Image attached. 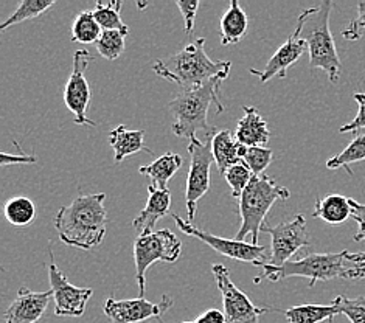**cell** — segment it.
Instances as JSON below:
<instances>
[{
    "label": "cell",
    "instance_id": "obj_5",
    "mask_svg": "<svg viewBox=\"0 0 365 323\" xmlns=\"http://www.w3.org/2000/svg\"><path fill=\"white\" fill-rule=\"evenodd\" d=\"M291 191L278 187L277 182L266 174L254 176L246 190L238 199V213L241 216V227L235 240L246 241L250 237V242L258 246L259 232L266 224V216L274 207L277 200H288Z\"/></svg>",
    "mask_w": 365,
    "mask_h": 323
},
{
    "label": "cell",
    "instance_id": "obj_8",
    "mask_svg": "<svg viewBox=\"0 0 365 323\" xmlns=\"http://www.w3.org/2000/svg\"><path fill=\"white\" fill-rule=\"evenodd\" d=\"M173 220H175L178 229L184 232L188 237H193L205 242L207 246H210L213 250H216L221 255L227 257L230 260L242 261V263H250L254 266L258 265H269L271 263V255H269L266 246H255L249 241H237V240H224L216 235L208 233L205 230L197 229L190 221L182 220V217L176 213H173Z\"/></svg>",
    "mask_w": 365,
    "mask_h": 323
},
{
    "label": "cell",
    "instance_id": "obj_32",
    "mask_svg": "<svg viewBox=\"0 0 365 323\" xmlns=\"http://www.w3.org/2000/svg\"><path fill=\"white\" fill-rule=\"evenodd\" d=\"M222 178L227 180L229 187L232 188V196L240 199L242 191L246 190L252 178H254V174H252V171L249 170V167L245 162H240L225 171Z\"/></svg>",
    "mask_w": 365,
    "mask_h": 323
},
{
    "label": "cell",
    "instance_id": "obj_27",
    "mask_svg": "<svg viewBox=\"0 0 365 323\" xmlns=\"http://www.w3.org/2000/svg\"><path fill=\"white\" fill-rule=\"evenodd\" d=\"M365 160V134L364 135H356L353 138V142L345 148L342 153H339L334 155L333 159H329L327 162V168L328 170H337V168H345L346 173L353 174L350 165L351 163H358Z\"/></svg>",
    "mask_w": 365,
    "mask_h": 323
},
{
    "label": "cell",
    "instance_id": "obj_6",
    "mask_svg": "<svg viewBox=\"0 0 365 323\" xmlns=\"http://www.w3.org/2000/svg\"><path fill=\"white\" fill-rule=\"evenodd\" d=\"M258 267H262V274L254 280L257 284L263 280L275 283L284 278L302 277L308 278V286L312 287L317 282L346 278L350 261L346 260V250H342L339 253H309L300 260L288 261L280 267L272 265H258Z\"/></svg>",
    "mask_w": 365,
    "mask_h": 323
},
{
    "label": "cell",
    "instance_id": "obj_34",
    "mask_svg": "<svg viewBox=\"0 0 365 323\" xmlns=\"http://www.w3.org/2000/svg\"><path fill=\"white\" fill-rule=\"evenodd\" d=\"M365 33V2H359L358 16L350 22L349 27L342 31V36L346 41H358Z\"/></svg>",
    "mask_w": 365,
    "mask_h": 323
},
{
    "label": "cell",
    "instance_id": "obj_13",
    "mask_svg": "<svg viewBox=\"0 0 365 323\" xmlns=\"http://www.w3.org/2000/svg\"><path fill=\"white\" fill-rule=\"evenodd\" d=\"M48 280L53 292L55 314L58 317H81L93 291L91 287H78L67 280L55 263L53 250H48Z\"/></svg>",
    "mask_w": 365,
    "mask_h": 323
},
{
    "label": "cell",
    "instance_id": "obj_35",
    "mask_svg": "<svg viewBox=\"0 0 365 323\" xmlns=\"http://www.w3.org/2000/svg\"><path fill=\"white\" fill-rule=\"evenodd\" d=\"M353 98L356 100V103L359 104L358 116H356L354 120L350 121V123H346L341 129H339V133L341 134L356 133V130H359V129H365V93H354Z\"/></svg>",
    "mask_w": 365,
    "mask_h": 323
},
{
    "label": "cell",
    "instance_id": "obj_17",
    "mask_svg": "<svg viewBox=\"0 0 365 323\" xmlns=\"http://www.w3.org/2000/svg\"><path fill=\"white\" fill-rule=\"evenodd\" d=\"M171 207V191L160 190L154 187L153 183L148 185V200L143 210L133 221V227L140 232V235H146L154 232V227L160 217L170 213Z\"/></svg>",
    "mask_w": 365,
    "mask_h": 323
},
{
    "label": "cell",
    "instance_id": "obj_28",
    "mask_svg": "<svg viewBox=\"0 0 365 323\" xmlns=\"http://www.w3.org/2000/svg\"><path fill=\"white\" fill-rule=\"evenodd\" d=\"M120 10H121V2L120 0H112V2L103 4V2H97L95 5V11L93 16L97 22L100 24V27L104 30H117L125 33L128 36V25L121 21L120 17Z\"/></svg>",
    "mask_w": 365,
    "mask_h": 323
},
{
    "label": "cell",
    "instance_id": "obj_39",
    "mask_svg": "<svg viewBox=\"0 0 365 323\" xmlns=\"http://www.w3.org/2000/svg\"><path fill=\"white\" fill-rule=\"evenodd\" d=\"M38 159L36 155H10V154H2V159H0V165L6 167V165H16V163H36Z\"/></svg>",
    "mask_w": 365,
    "mask_h": 323
},
{
    "label": "cell",
    "instance_id": "obj_31",
    "mask_svg": "<svg viewBox=\"0 0 365 323\" xmlns=\"http://www.w3.org/2000/svg\"><path fill=\"white\" fill-rule=\"evenodd\" d=\"M272 159H274L272 150H269V148H264V146H254V148H247L245 157H242V162L247 165L254 176L259 178L263 176L266 168L271 165Z\"/></svg>",
    "mask_w": 365,
    "mask_h": 323
},
{
    "label": "cell",
    "instance_id": "obj_38",
    "mask_svg": "<svg viewBox=\"0 0 365 323\" xmlns=\"http://www.w3.org/2000/svg\"><path fill=\"white\" fill-rule=\"evenodd\" d=\"M351 204V217L358 222L359 230L354 235V241H365V204L356 202L354 199H350Z\"/></svg>",
    "mask_w": 365,
    "mask_h": 323
},
{
    "label": "cell",
    "instance_id": "obj_14",
    "mask_svg": "<svg viewBox=\"0 0 365 323\" xmlns=\"http://www.w3.org/2000/svg\"><path fill=\"white\" fill-rule=\"evenodd\" d=\"M173 307V299L163 295L159 303H153L146 299H128L117 300L110 295L104 303V314L109 323H140L148 319H160L163 312H167Z\"/></svg>",
    "mask_w": 365,
    "mask_h": 323
},
{
    "label": "cell",
    "instance_id": "obj_36",
    "mask_svg": "<svg viewBox=\"0 0 365 323\" xmlns=\"http://www.w3.org/2000/svg\"><path fill=\"white\" fill-rule=\"evenodd\" d=\"M178 8L182 13V17H184V24H185V33L191 34L195 30V19H196V13L199 8L197 0H190V2H182V0H178L176 2Z\"/></svg>",
    "mask_w": 365,
    "mask_h": 323
},
{
    "label": "cell",
    "instance_id": "obj_30",
    "mask_svg": "<svg viewBox=\"0 0 365 323\" xmlns=\"http://www.w3.org/2000/svg\"><path fill=\"white\" fill-rule=\"evenodd\" d=\"M126 34L117 30H104L100 39L95 43L101 58L108 61H115L125 51Z\"/></svg>",
    "mask_w": 365,
    "mask_h": 323
},
{
    "label": "cell",
    "instance_id": "obj_40",
    "mask_svg": "<svg viewBox=\"0 0 365 323\" xmlns=\"http://www.w3.org/2000/svg\"><path fill=\"white\" fill-rule=\"evenodd\" d=\"M193 323H225V316L220 309H208Z\"/></svg>",
    "mask_w": 365,
    "mask_h": 323
},
{
    "label": "cell",
    "instance_id": "obj_18",
    "mask_svg": "<svg viewBox=\"0 0 365 323\" xmlns=\"http://www.w3.org/2000/svg\"><path fill=\"white\" fill-rule=\"evenodd\" d=\"M245 117H242L235 129V140L246 148L264 146L269 142V128L266 120L259 116L257 108L245 106Z\"/></svg>",
    "mask_w": 365,
    "mask_h": 323
},
{
    "label": "cell",
    "instance_id": "obj_4",
    "mask_svg": "<svg viewBox=\"0 0 365 323\" xmlns=\"http://www.w3.org/2000/svg\"><path fill=\"white\" fill-rule=\"evenodd\" d=\"M333 2L325 0L316 8L303 10L299 16L297 27L300 39L308 43L311 68H322L329 81L337 83L341 76V59H339L334 38L329 30V14Z\"/></svg>",
    "mask_w": 365,
    "mask_h": 323
},
{
    "label": "cell",
    "instance_id": "obj_7",
    "mask_svg": "<svg viewBox=\"0 0 365 323\" xmlns=\"http://www.w3.org/2000/svg\"><path fill=\"white\" fill-rule=\"evenodd\" d=\"M182 252V242L168 229L140 235L134 241V261L138 292L145 299L146 270L158 261L176 263Z\"/></svg>",
    "mask_w": 365,
    "mask_h": 323
},
{
    "label": "cell",
    "instance_id": "obj_23",
    "mask_svg": "<svg viewBox=\"0 0 365 323\" xmlns=\"http://www.w3.org/2000/svg\"><path fill=\"white\" fill-rule=\"evenodd\" d=\"M182 163H184V159H182L179 154L168 153L159 157V159H155L153 163L146 165V167H140L138 168V173H140L142 176L150 178L154 187L167 190L168 180L180 170Z\"/></svg>",
    "mask_w": 365,
    "mask_h": 323
},
{
    "label": "cell",
    "instance_id": "obj_1",
    "mask_svg": "<svg viewBox=\"0 0 365 323\" xmlns=\"http://www.w3.org/2000/svg\"><path fill=\"white\" fill-rule=\"evenodd\" d=\"M104 199V193L80 195L71 205L61 207L55 216V229L59 240L67 246L83 250L98 247L104 241L108 229Z\"/></svg>",
    "mask_w": 365,
    "mask_h": 323
},
{
    "label": "cell",
    "instance_id": "obj_10",
    "mask_svg": "<svg viewBox=\"0 0 365 323\" xmlns=\"http://www.w3.org/2000/svg\"><path fill=\"white\" fill-rule=\"evenodd\" d=\"M212 272L222 295L225 323H259V317L269 309L255 307L249 297L232 282L229 269L225 266L213 265Z\"/></svg>",
    "mask_w": 365,
    "mask_h": 323
},
{
    "label": "cell",
    "instance_id": "obj_26",
    "mask_svg": "<svg viewBox=\"0 0 365 323\" xmlns=\"http://www.w3.org/2000/svg\"><path fill=\"white\" fill-rule=\"evenodd\" d=\"M103 29L93 16V11H81L72 25V41L80 43H97Z\"/></svg>",
    "mask_w": 365,
    "mask_h": 323
},
{
    "label": "cell",
    "instance_id": "obj_15",
    "mask_svg": "<svg viewBox=\"0 0 365 323\" xmlns=\"http://www.w3.org/2000/svg\"><path fill=\"white\" fill-rule=\"evenodd\" d=\"M308 50V43L300 39V29L295 27V31L291 34L283 46L278 48L274 56L267 61L264 68H250L252 75H257L262 83H267L272 78H284L288 73V68L297 63L300 56Z\"/></svg>",
    "mask_w": 365,
    "mask_h": 323
},
{
    "label": "cell",
    "instance_id": "obj_22",
    "mask_svg": "<svg viewBox=\"0 0 365 323\" xmlns=\"http://www.w3.org/2000/svg\"><path fill=\"white\" fill-rule=\"evenodd\" d=\"M350 198L341 195H329L324 199H317L312 216L319 217L329 225H341L351 216Z\"/></svg>",
    "mask_w": 365,
    "mask_h": 323
},
{
    "label": "cell",
    "instance_id": "obj_41",
    "mask_svg": "<svg viewBox=\"0 0 365 323\" xmlns=\"http://www.w3.org/2000/svg\"><path fill=\"white\" fill-rule=\"evenodd\" d=\"M182 323H193V322H182Z\"/></svg>",
    "mask_w": 365,
    "mask_h": 323
},
{
    "label": "cell",
    "instance_id": "obj_25",
    "mask_svg": "<svg viewBox=\"0 0 365 323\" xmlns=\"http://www.w3.org/2000/svg\"><path fill=\"white\" fill-rule=\"evenodd\" d=\"M5 216L14 227H27L36 217V207L31 199L25 196L11 198L5 204Z\"/></svg>",
    "mask_w": 365,
    "mask_h": 323
},
{
    "label": "cell",
    "instance_id": "obj_20",
    "mask_svg": "<svg viewBox=\"0 0 365 323\" xmlns=\"http://www.w3.org/2000/svg\"><path fill=\"white\" fill-rule=\"evenodd\" d=\"M109 143L115 154V163H120L125 157L142 151L153 154L150 148L145 145V130H131L125 125H118L115 129L110 130Z\"/></svg>",
    "mask_w": 365,
    "mask_h": 323
},
{
    "label": "cell",
    "instance_id": "obj_19",
    "mask_svg": "<svg viewBox=\"0 0 365 323\" xmlns=\"http://www.w3.org/2000/svg\"><path fill=\"white\" fill-rule=\"evenodd\" d=\"M246 146L240 145L235 140L233 134L227 129L216 130L212 138V151L215 157V163L218 167L221 176L233 165L242 162V157L246 154Z\"/></svg>",
    "mask_w": 365,
    "mask_h": 323
},
{
    "label": "cell",
    "instance_id": "obj_2",
    "mask_svg": "<svg viewBox=\"0 0 365 323\" xmlns=\"http://www.w3.org/2000/svg\"><path fill=\"white\" fill-rule=\"evenodd\" d=\"M204 47L205 39L199 38L179 53L155 61L153 71L184 91L205 86L218 78L227 80L232 68L230 61H213L208 58Z\"/></svg>",
    "mask_w": 365,
    "mask_h": 323
},
{
    "label": "cell",
    "instance_id": "obj_16",
    "mask_svg": "<svg viewBox=\"0 0 365 323\" xmlns=\"http://www.w3.org/2000/svg\"><path fill=\"white\" fill-rule=\"evenodd\" d=\"M53 292H33L27 286H22L16 299L5 311L6 323H38L44 316Z\"/></svg>",
    "mask_w": 365,
    "mask_h": 323
},
{
    "label": "cell",
    "instance_id": "obj_37",
    "mask_svg": "<svg viewBox=\"0 0 365 323\" xmlns=\"http://www.w3.org/2000/svg\"><path fill=\"white\" fill-rule=\"evenodd\" d=\"M346 260L350 261V269L346 278L349 280H359V278H365V252L359 253H350L346 250Z\"/></svg>",
    "mask_w": 365,
    "mask_h": 323
},
{
    "label": "cell",
    "instance_id": "obj_24",
    "mask_svg": "<svg viewBox=\"0 0 365 323\" xmlns=\"http://www.w3.org/2000/svg\"><path fill=\"white\" fill-rule=\"evenodd\" d=\"M337 314H341L339 307L331 304H300L284 311V317L289 323H322L333 322Z\"/></svg>",
    "mask_w": 365,
    "mask_h": 323
},
{
    "label": "cell",
    "instance_id": "obj_33",
    "mask_svg": "<svg viewBox=\"0 0 365 323\" xmlns=\"http://www.w3.org/2000/svg\"><path fill=\"white\" fill-rule=\"evenodd\" d=\"M341 314H345L351 323H365V297H356V299H346L339 295L333 300Z\"/></svg>",
    "mask_w": 365,
    "mask_h": 323
},
{
    "label": "cell",
    "instance_id": "obj_12",
    "mask_svg": "<svg viewBox=\"0 0 365 323\" xmlns=\"http://www.w3.org/2000/svg\"><path fill=\"white\" fill-rule=\"evenodd\" d=\"M91 61L92 55L88 50L75 51L73 68L64 89L66 106L73 113L75 123L80 126H97V123L88 117V109L91 104V87L88 80H86V71H88Z\"/></svg>",
    "mask_w": 365,
    "mask_h": 323
},
{
    "label": "cell",
    "instance_id": "obj_3",
    "mask_svg": "<svg viewBox=\"0 0 365 323\" xmlns=\"http://www.w3.org/2000/svg\"><path fill=\"white\" fill-rule=\"evenodd\" d=\"M224 81V78H218L205 86L182 91L176 95L175 100H171L170 111L175 118L171 126L173 134L187 137L190 140V138L197 137L199 130L205 133L207 137L216 133V129L207 123V116L212 104L218 109V113L224 112V106L220 100L221 84Z\"/></svg>",
    "mask_w": 365,
    "mask_h": 323
},
{
    "label": "cell",
    "instance_id": "obj_21",
    "mask_svg": "<svg viewBox=\"0 0 365 323\" xmlns=\"http://www.w3.org/2000/svg\"><path fill=\"white\" fill-rule=\"evenodd\" d=\"M249 29L247 14L242 10L237 0H232L229 10L221 17V43L222 46H233L246 36Z\"/></svg>",
    "mask_w": 365,
    "mask_h": 323
},
{
    "label": "cell",
    "instance_id": "obj_29",
    "mask_svg": "<svg viewBox=\"0 0 365 323\" xmlns=\"http://www.w3.org/2000/svg\"><path fill=\"white\" fill-rule=\"evenodd\" d=\"M53 5H55L53 0H22L19 6H17V10L8 17L2 25H0V30L4 31L6 29L13 27L16 24L34 19V17L46 13L48 8H51Z\"/></svg>",
    "mask_w": 365,
    "mask_h": 323
},
{
    "label": "cell",
    "instance_id": "obj_9",
    "mask_svg": "<svg viewBox=\"0 0 365 323\" xmlns=\"http://www.w3.org/2000/svg\"><path fill=\"white\" fill-rule=\"evenodd\" d=\"M215 135V134H213ZM207 137V142H201L197 137L190 138L188 153L191 157L190 171L185 188V202L188 212V221H193L196 216V207L208 190H210V168L212 162H215L212 151V138Z\"/></svg>",
    "mask_w": 365,
    "mask_h": 323
},
{
    "label": "cell",
    "instance_id": "obj_11",
    "mask_svg": "<svg viewBox=\"0 0 365 323\" xmlns=\"http://www.w3.org/2000/svg\"><path fill=\"white\" fill-rule=\"evenodd\" d=\"M262 232L271 235L272 258L269 265L277 267L288 263L291 257H294L299 250H302L303 247H308L311 244L307 220L303 215H297L292 221L280 222L277 225H271L266 222Z\"/></svg>",
    "mask_w": 365,
    "mask_h": 323
}]
</instances>
